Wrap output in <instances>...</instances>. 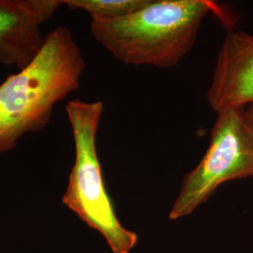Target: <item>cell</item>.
Returning <instances> with one entry per match:
<instances>
[{
    "mask_svg": "<svg viewBox=\"0 0 253 253\" xmlns=\"http://www.w3.org/2000/svg\"><path fill=\"white\" fill-rule=\"evenodd\" d=\"M85 61L68 27L45 35L32 61L0 84V155L50 123L54 106L80 86Z\"/></svg>",
    "mask_w": 253,
    "mask_h": 253,
    "instance_id": "1",
    "label": "cell"
},
{
    "mask_svg": "<svg viewBox=\"0 0 253 253\" xmlns=\"http://www.w3.org/2000/svg\"><path fill=\"white\" fill-rule=\"evenodd\" d=\"M103 103L71 100L66 113L73 130L75 160L62 203L104 237L113 253H129L138 242L134 232L122 226L101 174L96 138Z\"/></svg>",
    "mask_w": 253,
    "mask_h": 253,
    "instance_id": "3",
    "label": "cell"
},
{
    "mask_svg": "<svg viewBox=\"0 0 253 253\" xmlns=\"http://www.w3.org/2000/svg\"><path fill=\"white\" fill-rule=\"evenodd\" d=\"M212 11L225 21L212 1L149 0L123 18L91 21V33L123 63L168 69L190 53L203 20Z\"/></svg>",
    "mask_w": 253,
    "mask_h": 253,
    "instance_id": "2",
    "label": "cell"
},
{
    "mask_svg": "<svg viewBox=\"0 0 253 253\" xmlns=\"http://www.w3.org/2000/svg\"><path fill=\"white\" fill-rule=\"evenodd\" d=\"M62 5L64 0H0V64L22 70L30 63L44 43L41 26Z\"/></svg>",
    "mask_w": 253,
    "mask_h": 253,
    "instance_id": "5",
    "label": "cell"
},
{
    "mask_svg": "<svg viewBox=\"0 0 253 253\" xmlns=\"http://www.w3.org/2000/svg\"><path fill=\"white\" fill-rule=\"evenodd\" d=\"M246 113H247V116L250 119L251 123L253 124V104H250L246 107Z\"/></svg>",
    "mask_w": 253,
    "mask_h": 253,
    "instance_id": "8",
    "label": "cell"
},
{
    "mask_svg": "<svg viewBox=\"0 0 253 253\" xmlns=\"http://www.w3.org/2000/svg\"><path fill=\"white\" fill-rule=\"evenodd\" d=\"M253 177V126L246 107L217 113L208 150L186 174L169 213L172 220L186 217L206 203L224 182Z\"/></svg>",
    "mask_w": 253,
    "mask_h": 253,
    "instance_id": "4",
    "label": "cell"
},
{
    "mask_svg": "<svg viewBox=\"0 0 253 253\" xmlns=\"http://www.w3.org/2000/svg\"><path fill=\"white\" fill-rule=\"evenodd\" d=\"M208 104L216 113L253 103V36L229 31L217 54L208 92Z\"/></svg>",
    "mask_w": 253,
    "mask_h": 253,
    "instance_id": "6",
    "label": "cell"
},
{
    "mask_svg": "<svg viewBox=\"0 0 253 253\" xmlns=\"http://www.w3.org/2000/svg\"><path fill=\"white\" fill-rule=\"evenodd\" d=\"M149 0H64L71 9L87 12L91 21H108L123 18L142 9Z\"/></svg>",
    "mask_w": 253,
    "mask_h": 253,
    "instance_id": "7",
    "label": "cell"
}]
</instances>
